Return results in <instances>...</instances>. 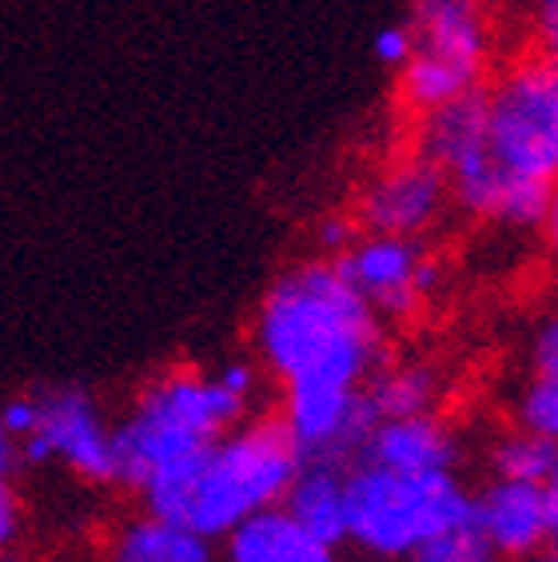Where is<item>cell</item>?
Masks as SVG:
<instances>
[{
    "mask_svg": "<svg viewBox=\"0 0 558 562\" xmlns=\"http://www.w3.org/2000/svg\"><path fill=\"white\" fill-rule=\"evenodd\" d=\"M16 439L9 435V427H4V419H0V475H9L12 471V459H16Z\"/></svg>",
    "mask_w": 558,
    "mask_h": 562,
    "instance_id": "28",
    "label": "cell"
},
{
    "mask_svg": "<svg viewBox=\"0 0 558 562\" xmlns=\"http://www.w3.org/2000/svg\"><path fill=\"white\" fill-rule=\"evenodd\" d=\"M487 144L515 184L543 188L558 180V56L526 53L483 88Z\"/></svg>",
    "mask_w": 558,
    "mask_h": 562,
    "instance_id": "6",
    "label": "cell"
},
{
    "mask_svg": "<svg viewBox=\"0 0 558 562\" xmlns=\"http://www.w3.org/2000/svg\"><path fill=\"white\" fill-rule=\"evenodd\" d=\"M499 559L503 554L494 551V542L475 527V519H467L439 530V535H431L408 562H499Z\"/></svg>",
    "mask_w": 558,
    "mask_h": 562,
    "instance_id": "18",
    "label": "cell"
},
{
    "mask_svg": "<svg viewBox=\"0 0 558 562\" xmlns=\"http://www.w3.org/2000/svg\"><path fill=\"white\" fill-rule=\"evenodd\" d=\"M451 204V184L447 176L427 160V156H403L387 164L383 172L359 195V224L364 232L379 236L418 239L423 232L439 224Z\"/></svg>",
    "mask_w": 558,
    "mask_h": 562,
    "instance_id": "10",
    "label": "cell"
},
{
    "mask_svg": "<svg viewBox=\"0 0 558 562\" xmlns=\"http://www.w3.org/2000/svg\"><path fill=\"white\" fill-rule=\"evenodd\" d=\"M418 156H427L447 176L451 200L467 216L499 227H515V232L543 227L550 192L515 184L494 164L491 144H487L483 88L462 97L459 104L418 116Z\"/></svg>",
    "mask_w": 558,
    "mask_h": 562,
    "instance_id": "5",
    "label": "cell"
},
{
    "mask_svg": "<svg viewBox=\"0 0 558 562\" xmlns=\"http://www.w3.org/2000/svg\"><path fill=\"white\" fill-rule=\"evenodd\" d=\"M526 562H558V551H543V554H535V559H526Z\"/></svg>",
    "mask_w": 558,
    "mask_h": 562,
    "instance_id": "29",
    "label": "cell"
},
{
    "mask_svg": "<svg viewBox=\"0 0 558 562\" xmlns=\"http://www.w3.org/2000/svg\"><path fill=\"white\" fill-rule=\"evenodd\" d=\"M531 363H535V375L558 383V307L543 315V324L535 327V339H531Z\"/></svg>",
    "mask_w": 558,
    "mask_h": 562,
    "instance_id": "21",
    "label": "cell"
},
{
    "mask_svg": "<svg viewBox=\"0 0 558 562\" xmlns=\"http://www.w3.org/2000/svg\"><path fill=\"white\" fill-rule=\"evenodd\" d=\"M247 403L252 400L227 387L220 371H172L152 379L132 415L116 427V483L140 491L152 475L204 454L244 423Z\"/></svg>",
    "mask_w": 558,
    "mask_h": 562,
    "instance_id": "3",
    "label": "cell"
},
{
    "mask_svg": "<svg viewBox=\"0 0 558 562\" xmlns=\"http://www.w3.org/2000/svg\"><path fill=\"white\" fill-rule=\"evenodd\" d=\"M515 427L558 443V383H550L543 375L526 379L515 400Z\"/></svg>",
    "mask_w": 558,
    "mask_h": 562,
    "instance_id": "19",
    "label": "cell"
},
{
    "mask_svg": "<svg viewBox=\"0 0 558 562\" xmlns=\"http://www.w3.org/2000/svg\"><path fill=\"white\" fill-rule=\"evenodd\" d=\"M371 53L383 68H403L415 60V33H411V24H391V29H379L376 44H371Z\"/></svg>",
    "mask_w": 558,
    "mask_h": 562,
    "instance_id": "20",
    "label": "cell"
},
{
    "mask_svg": "<svg viewBox=\"0 0 558 562\" xmlns=\"http://www.w3.org/2000/svg\"><path fill=\"white\" fill-rule=\"evenodd\" d=\"M359 459L376 467H391V471H408V475L455 471V463H459V439L439 419V412L408 415V419H376Z\"/></svg>",
    "mask_w": 558,
    "mask_h": 562,
    "instance_id": "12",
    "label": "cell"
},
{
    "mask_svg": "<svg viewBox=\"0 0 558 562\" xmlns=\"http://www.w3.org/2000/svg\"><path fill=\"white\" fill-rule=\"evenodd\" d=\"M0 419H4V427H9V435L16 439V447H21V439H29V435L36 431V400L33 395H21V400H9L4 407H0Z\"/></svg>",
    "mask_w": 558,
    "mask_h": 562,
    "instance_id": "22",
    "label": "cell"
},
{
    "mask_svg": "<svg viewBox=\"0 0 558 562\" xmlns=\"http://www.w3.org/2000/svg\"><path fill=\"white\" fill-rule=\"evenodd\" d=\"M300 467L303 454L283 419H247L204 454L152 475L140 498L148 515L183 522L215 542L259 510L283 507Z\"/></svg>",
    "mask_w": 558,
    "mask_h": 562,
    "instance_id": "2",
    "label": "cell"
},
{
    "mask_svg": "<svg viewBox=\"0 0 558 562\" xmlns=\"http://www.w3.org/2000/svg\"><path fill=\"white\" fill-rule=\"evenodd\" d=\"M355 239H359V227H355L351 220H327V224L320 227V248L332 251L335 260H339V256L351 248Z\"/></svg>",
    "mask_w": 558,
    "mask_h": 562,
    "instance_id": "25",
    "label": "cell"
},
{
    "mask_svg": "<svg viewBox=\"0 0 558 562\" xmlns=\"http://www.w3.org/2000/svg\"><path fill=\"white\" fill-rule=\"evenodd\" d=\"M359 562H387V559H367V554H364V559H359Z\"/></svg>",
    "mask_w": 558,
    "mask_h": 562,
    "instance_id": "30",
    "label": "cell"
},
{
    "mask_svg": "<svg viewBox=\"0 0 558 562\" xmlns=\"http://www.w3.org/2000/svg\"><path fill=\"white\" fill-rule=\"evenodd\" d=\"M0 562H9V559H4V551H0Z\"/></svg>",
    "mask_w": 558,
    "mask_h": 562,
    "instance_id": "31",
    "label": "cell"
},
{
    "mask_svg": "<svg viewBox=\"0 0 558 562\" xmlns=\"http://www.w3.org/2000/svg\"><path fill=\"white\" fill-rule=\"evenodd\" d=\"M347 471L351 467L339 463H303L283 495L291 519L335 551L347 542Z\"/></svg>",
    "mask_w": 558,
    "mask_h": 562,
    "instance_id": "14",
    "label": "cell"
},
{
    "mask_svg": "<svg viewBox=\"0 0 558 562\" xmlns=\"http://www.w3.org/2000/svg\"><path fill=\"white\" fill-rule=\"evenodd\" d=\"M227 562H339L335 547L303 530L283 507L259 510L224 539Z\"/></svg>",
    "mask_w": 558,
    "mask_h": 562,
    "instance_id": "13",
    "label": "cell"
},
{
    "mask_svg": "<svg viewBox=\"0 0 558 562\" xmlns=\"http://www.w3.org/2000/svg\"><path fill=\"white\" fill-rule=\"evenodd\" d=\"M443 400V375L427 359H395L379 363L367 379V407L376 419H408L435 415Z\"/></svg>",
    "mask_w": 558,
    "mask_h": 562,
    "instance_id": "15",
    "label": "cell"
},
{
    "mask_svg": "<svg viewBox=\"0 0 558 562\" xmlns=\"http://www.w3.org/2000/svg\"><path fill=\"white\" fill-rule=\"evenodd\" d=\"M36 400V431L21 439L24 463L60 459L76 475L92 483L116 479V427L100 419L97 403L80 387H41Z\"/></svg>",
    "mask_w": 558,
    "mask_h": 562,
    "instance_id": "9",
    "label": "cell"
},
{
    "mask_svg": "<svg viewBox=\"0 0 558 562\" xmlns=\"http://www.w3.org/2000/svg\"><path fill=\"white\" fill-rule=\"evenodd\" d=\"M543 239H547V248L558 256V180L550 184V195H547V216H543Z\"/></svg>",
    "mask_w": 558,
    "mask_h": 562,
    "instance_id": "27",
    "label": "cell"
},
{
    "mask_svg": "<svg viewBox=\"0 0 558 562\" xmlns=\"http://www.w3.org/2000/svg\"><path fill=\"white\" fill-rule=\"evenodd\" d=\"M264 368L291 383L367 387L383 356L376 307L355 292L339 263H300L268 288L256 315Z\"/></svg>",
    "mask_w": 558,
    "mask_h": 562,
    "instance_id": "1",
    "label": "cell"
},
{
    "mask_svg": "<svg viewBox=\"0 0 558 562\" xmlns=\"http://www.w3.org/2000/svg\"><path fill=\"white\" fill-rule=\"evenodd\" d=\"M212 539L183 522L140 515L108 547V562H212Z\"/></svg>",
    "mask_w": 558,
    "mask_h": 562,
    "instance_id": "16",
    "label": "cell"
},
{
    "mask_svg": "<svg viewBox=\"0 0 558 562\" xmlns=\"http://www.w3.org/2000/svg\"><path fill=\"white\" fill-rule=\"evenodd\" d=\"M16 527H21V507H16V491H12L9 475H0V551L16 539Z\"/></svg>",
    "mask_w": 558,
    "mask_h": 562,
    "instance_id": "24",
    "label": "cell"
},
{
    "mask_svg": "<svg viewBox=\"0 0 558 562\" xmlns=\"http://www.w3.org/2000/svg\"><path fill=\"white\" fill-rule=\"evenodd\" d=\"M475 527L494 542L503 559H535L550 547L547 527V498L538 483L518 479H491L471 503Z\"/></svg>",
    "mask_w": 558,
    "mask_h": 562,
    "instance_id": "11",
    "label": "cell"
},
{
    "mask_svg": "<svg viewBox=\"0 0 558 562\" xmlns=\"http://www.w3.org/2000/svg\"><path fill=\"white\" fill-rule=\"evenodd\" d=\"M415 60L399 72V97L415 116L479 92L491 65V21L479 0H411Z\"/></svg>",
    "mask_w": 558,
    "mask_h": 562,
    "instance_id": "7",
    "label": "cell"
},
{
    "mask_svg": "<svg viewBox=\"0 0 558 562\" xmlns=\"http://www.w3.org/2000/svg\"><path fill=\"white\" fill-rule=\"evenodd\" d=\"M494 479H518V483H547V475L558 463V443L543 439L535 431H523V427H511L506 435H499L487 454Z\"/></svg>",
    "mask_w": 558,
    "mask_h": 562,
    "instance_id": "17",
    "label": "cell"
},
{
    "mask_svg": "<svg viewBox=\"0 0 558 562\" xmlns=\"http://www.w3.org/2000/svg\"><path fill=\"white\" fill-rule=\"evenodd\" d=\"M335 263L379 319H411L443 288L439 260L418 248V239L367 232Z\"/></svg>",
    "mask_w": 558,
    "mask_h": 562,
    "instance_id": "8",
    "label": "cell"
},
{
    "mask_svg": "<svg viewBox=\"0 0 558 562\" xmlns=\"http://www.w3.org/2000/svg\"><path fill=\"white\" fill-rule=\"evenodd\" d=\"M543 498H547V527H550V551H558V463L543 483Z\"/></svg>",
    "mask_w": 558,
    "mask_h": 562,
    "instance_id": "26",
    "label": "cell"
},
{
    "mask_svg": "<svg viewBox=\"0 0 558 562\" xmlns=\"http://www.w3.org/2000/svg\"><path fill=\"white\" fill-rule=\"evenodd\" d=\"M475 495L455 471H391L359 463L347 471V542L367 559L408 562L439 530L471 519Z\"/></svg>",
    "mask_w": 558,
    "mask_h": 562,
    "instance_id": "4",
    "label": "cell"
},
{
    "mask_svg": "<svg viewBox=\"0 0 558 562\" xmlns=\"http://www.w3.org/2000/svg\"><path fill=\"white\" fill-rule=\"evenodd\" d=\"M531 21L543 53L558 56V0H531Z\"/></svg>",
    "mask_w": 558,
    "mask_h": 562,
    "instance_id": "23",
    "label": "cell"
}]
</instances>
